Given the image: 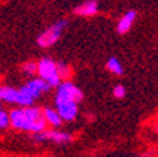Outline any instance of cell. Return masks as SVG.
I'll return each mask as SVG.
<instances>
[{
    "mask_svg": "<svg viewBox=\"0 0 158 157\" xmlns=\"http://www.w3.org/2000/svg\"><path fill=\"white\" fill-rule=\"evenodd\" d=\"M55 109L61 115L64 122H72L78 116V102H58L55 103Z\"/></svg>",
    "mask_w": 158,
    "mask_h": 157,
    "instance_id": "8992f818",
    "label": "cell"
},
{
    "mask_svg": "<svg viewBox=\"0 0 158 157\" xmlns=\"http://www.w3.org/2000/svg\"><path fill=\"white\" fill-rule=\"evenodd\" d=\"M34 101L35 99L33 98V95L24 86L19 88V95H17V102H16L19 106H31L34 103Z\"/></svg>",
    "mask_w": 158,
    "mask_h": 157,
    "instance_id": "7c38bea8",
    "label": "cell"
},
{
    "mask_svg": "<svg viewBox=\"0 0 158 157\" xmlns=\"http://www.w3.org/2000/svg\"><path fill=\"white\" fill-rule=\"evenodd\" d=\"M113 96L117 99H122L126 96V88L123 85H116L113 88Z\"/></svg>",
    "mask_w": 158,
    "mask_h": 157,
    "instance_id": "e0dca14e",
    "label": "cell"
},
{
    "mask_svg": "<svg viewBox=\"0 0 158 157\" xmlns=\"http://www.w3.org/2000/svg\"><path fill=\"white\" fill-rule=\"evenodd\" d=\"M154 130H155V132H157V133H158V122H157V123L154 124Z\"/></svg>",
    "mask_w": 158,
    "mask_h": 157,
    "instance_id": "ac0fdd59",
    "label": "cell"
},
{
    "mask_svg": "<svg viewBox=\"0 0 158 157\" xmlns=\"http://www.w3.org/2000/svg\"><path fill=\"white\" fill-rule=\"evenodd\" d=\"M0 109H2V105H0Z\"/></svg>",
    "mask_w": 158,
    "mask_h": 157,
    "instance_id": "d6986e66",
    "label": "cell"
},
{
    "mask_svg": "<svg viewBox=\"0 0 158 157\" xmlns=\"http://www.w3.org/2000/svg\"><path fill=\"white\" fill-rule=\"evenodd\" d=\"M106 69H107L109 72H112L113 75H117V76H122L123 74H124L123 65L118 62L117 58H114V57L107 59V62H106Z\"/></svg>",
    "mask_w": 158,
    "mask_h": 157,
    "instance_id": "4fadbf2b",
    "label": "cell"
},
{
    "mask_svg": "<svg viewBox=\"0 0 158 157\" xmlns=\"http://www.w3.org/2000/svg\"><path fill=\"white\" fill-rule=\"evenodd\" d=\"M37 64H38V76L48 82L51 88H56V86L62 82V79L59 78L56 62L54 61L52 58L44 57V58H41Z\"/></svg>",
    "mask_w": 158,
    "mask_h": 157,
    "instance_id": "7a4b0ae2",
    "label": "cell"
},
{
    "mask_svg": "<svg viewBox=\"0 0 158 157\" xmlns=\"http://www.w3.org/2000/svg\"><path fill=\"white\" fill-rule=\"evenodd\" d=\"M56 67H58L59 78L62 81H69L71 76H72V68L65 62H56Z\"/></svg>",
    "mask_w": 158,
    "mask_h": 157,
    "instance_id": "5bb4252c",
    "label": "cell"
},
{
    "mask_svg": "<svg viewBox=\"0 0 158 157\" xmlns=\"http://www.w3.org/2000/svg\"><path fill=\"white\" fill-rule=\"evenodd\" d=\"M99 6L96 3V0H88L85 3H82L81 6H78L75 9V14L81 17H92L98 13Z\"/></svg>",
    "mask_w": 158,
    "mask_h": 157,
    "instance_id": "9c48e42d",
    "label": "cell"
},
{
    "mask_svg": "<svg viewBox=\"0 0 158 157\" xmlns=\"http://www.w3.org/2000/svg\"><path fill=\"white\" fill-rule=\"evenodd\" d=\"M135 17H137V13H135L134 10H130V11H127L126 14H123L117 23V33L118 34L128 33L130 28L133 27V24H134Z\"/></svg>",
    "mask_w": 158,
    "mask_h": 157,
    "instance_id": "ba28073f",
    "label": "cell"
},
{
    "mask_svg": "<svg viewBox=\"0 0 158 157\" xmlns=\"http://www.w3.org/2000/svg\"><path fill=\"white\" fill-rule=\"evenodd\" d=\"M21 71H23L26 75H28V76L33 78L35 74H38V64L34 62V61H27L21 65Z\"/></svg>",
    "mask_w": 158,
    "mask_h": 157,
    "instance_id": "9a60e30c",
    "label": "cell"
},
{
    "mask_svg": "<svg viewBox=\"0 0 158 157\" xmlns=\"http://www.w3.org/2000/svg\"><path fill=\"white\" fill-rule=\"evenodd\" d=\"M83 98L82 91L76 85H73L71 81H62L56 86V94L54 102H81Z\"/></svg>",
    "mask_w": 158,
    "mask_h": 157,
    "instance_id": "277c9868",
    "label": "cell"
},
{
    "mask_svg": "<svg viewBox=\"0 0 158 157\" xmlns=\"http://www.w3.org/2000/svg\"><path fill=\"white\" fill-rule=\"evenodd\" d=\"M33 134H34L33 139L35 142H52V143H56V144H65L72 140V136L68 132L56 130V128L44 129L43 132L33 133Z\"/></svg>",
    "mask_w": 158,
    "mask_h": 157,
    "instance_id": "5b68a950",
    "label": "cell"
},
{
    "mask_svg": "<svg viewBox=\"0 0 158 157\" xmlns=\"http://www.w3.org/2000/svg\"><path fill=\"white\" fill-rule=\"evenodd\" d=\"M10 126L16 130L38 133L47 128L43 109L38 106H19L10 111Z\"/></svg>",
    "mask_w": 158,
    "mask_h": 157,
    "instance_id": "6da1fadb",
    "label": "cell"
},
{
    "mask_svg": "<svg viewBox=\"0 0 158 157\" xmlns=\"http://www.w3.org/2000/svg\"><path fill=\"white\" fill-rule=\"evenodd\" d=\"M68 27V20L66 19H61L58 21H55L54 24L48 27L47 30H44L43 33L38 36L37 38V44L40 47H43V48H48V47L54 46L59 40L62 31Z\"/></svg>",
    "mask_w": 158,
    "mask_h": 157,
    "instance_id": "3957f363",
    "label": "cell"
},
{
    "mask_svg": "<svg viewBox=\"0 0 158 157\" xmlns=\"http://www.w3.org/2000/svg\"><path fill=\"white\" fill-rule=\"evenodd\" d=\"M43 113H44V119H45L47 124L49 126H52V128H59L61 124H62V118H61V115L58 113V111L54 108H44L43 109Z\"/></svg>",
    "mask_w": 158,
    "mask_h": 157,
    "instance_id": "30bf717a",
    "label": "cell"
},
{
    "mask_svg": "<svg viewBox=\"0 0 158 157\" xmlns=\"http://www.w3.org/2000/svg\"><path fill=\"white\" fill-rule=\"evenodd\" d=\"M17 95H19V89L13 86H0V101L6 102V103H16Z\"/></svg>",
    "mask_w": 158,
    "mask_h": 157,
    "instance_id": "8fae6325",
    "label": "cell"
},
{
    "mask_svg": "<svg viewBox=\"0 0 158 157\" xmlns=\"http://www.w3.org/2000/svg\"><path fill=\"white\" fill-rule=\"evenodd\" d=\"M23 86L31 94V95H33L34 99L40 98L43 92H48L49 89H51V86H49L48 82L44 81V79L40 78V76L38 78H31L30 81H27Z\"/></svg>",
    "mask_w": 158,
    "mask_h": 157,
    "instance_id": "52a82bcc",
    "label": "cell"
},
{
    "mask_svg": "<svg viewBox=\"0 0 158 157\" xmlns=\"http://www.w3.org/2000/svg\"><path fill=\"white\" fill-rule=\"evenodd\" d=\"M10 126V113L0 109V129H6Z\"/></svg>",
    "mask_w": 158,
    "mask_h": 157,
    "instance_id": "2e32d148",
    "label": "cell"
}]
</instances>
